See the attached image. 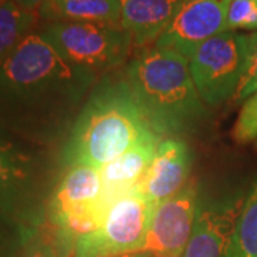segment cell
<instances>
[{"label":"cell","instance_id":"obj_16","mask_svg":"<svg viewBox=\"0 0 257 257\" xmlns=\"http://www.w3.org/2000/svg\"><path fill=\"white\" fill-rule=\"evenodd\" d=\"M37 20V12L23 9L13 0L0 2V64L29 33L35 32Z\"/></svg>","mask_w":257,"mask_h":257},{"label":"cell","instance_id":"obj_1","mask_svg":"<svg viewBox=\"0 0 257 257\" xmlns=\"http://www.w3.org/2000/svg\"><path fill=\"white\" fill-rule=\"evenodd\" d=\"M97 74L67 62L39 30L0 64V127L42 147L67 138Z\"/></svg>","mask_w":257,"mask_h":257},{"label":"cell","instance_id":"obj_12","mask_svg":"<svg viewBox=\"0 0 257 257\" xmlns=\"http://www.w3.org/2000/svg\"><path fill=\"white\" fill-rule=\"evenodd\" d=\"M190 170L189 146L179 139H166L159 143L156 156L136 189L150 202L159 204L183 189Z\"/></svg>","mask_w":257,"mask_h":257},{"label":"cell","instance_id":"obj_8","mask_svg":"<svg viewBox=\"0 0 257 257\" xmlns=\"http://www.w3.org/2000/svg\"><path fill=\"white\" fill-rule=\"evenodd\" d=\"M246 55V35L226 30L206 40L189 59L193 82L203 103L217 107L231 100Z\"/></svg>","mask_w":257,"mask_h":257},{"label":"cell","instance_id":"obj_22","mask_svg":"<svg viewBox=\"0 0 257 257\" xmlns=\"http://www.w3.org/2000/svg\"><path fill=\"white\" fill-rule=\"evenodd\" d=\"M16 5H19L20 8L26 10H32V12H37L40 9L47 0H13Z\"/></svg>","mask_w":257,"mask_h":257},{"label":"cell","instance_id":"obj_24","mask_svg":"<svg viewBox=\"0 0 257 257\" xmlns=\"http://www.w3.org/2000/svg\"><path fill=\"white\" fill-rule=\"evenodd\" d=\"M256 147H257V139H256Z\"/></svg>","mask_w":257,"mask_h":257},{"label":"cell","instance_id":"obj_10","mask_svg":"<svg viewBox=\"0 0 257 257\" xmlns=\"http://www.w3.org/2000/svg\"><path fill=\"white\" fill-rule=\"evenodd\" d=\"M230 3L231 0H187L155 45L176 50L189 60L202 43L227 30Z\"/></svg>","mask_w":257,"mask_h":257},{"label":"cell","instance_id":"obj_26","mask_svg":"<svg viewBox=\"0 0 257 257\" xmlns=\"http://www.w3.org/2000/svg\"><path fill=\"white\" fill-rule=\"evenodd\" d=\"M2 220H3V219H2Z\"/></svg>","mask_w":257,"mask_h":257},{"label":"cell","instance_id":"obj_9","mask_svg":"<svg viewBox=\"0 0 257 257\" xmlns=\"http://www.w3.org/2000/svg\"><path fill=\"white\" fill-rule=\"evenodd\" d=\"M197 206V184L194 182L186 183L182 190L156 204L143 250L155 257L183 256Z\"/></svg>","mask_w":257,"mask_h":257},{"label":"cell","instance_id":"obj_23","mask_svg":"<svg viewBox=\"0 0 257 257\" xmlns=\"http://www.w3.org/2000/svg\"><path fill=\"white\" fill-rule=\"evenodd\" d=\"M100 257H155L150 254L149 251L140 250V251H130V253H117V254H106V256Z\"/></svg>","mask_w":257,"mask_h":257},{"label":"cell","instance_id":"obj_17","mask_svg":"<svg viewBox=\"0 0 257 257\" xmlns=\"http://www.w3.org/2000/svg\"><path fill=\"white\" fill-rule=\"evenodd\" d=\"M226 257H257V177L243 199Z\"/></svg>","mask_w":257,"mask_h":257},{"label":"cell","instance_id":"obj_19","mask_svg":"<svg viewBox=\"0 0 257 257\" xmlns=\"http://www.w3.org/2000/svg\"><path fill=\"white\" fill-rule=\"evenodd\" d=\"M70 251L73 253L56 231L50 234L32 231L16 257H69Z\"/></svg>","mask_w":257,"mask_h":257},{"label":"cell","instance_id":"obj_18","mask_svg":"<svg viewBox=\"0 0 257 257\" xmlns=\"http://www.w3.org/2000/svg\"><path fill=\"white\" fill-rule=\"evenodd\" d=\"M257 92V30L246 35V55L239 84L231 101L244 103Z\"/></svg>","mask_w":257,"mask_h":257},{"label":"cell","instance_id":"obj_21","mask_svg":"<svg viewBox=\"0 0 257 257\" xmlns=\"http://www.w3.org/2000/svg\"><path fill=\"white\" fill-rule=\"evenodd\" d=\"M257 30V0H231L227 30Z\"/></svg>","mask_w":257,"mask_h":257},{"label":"cell","instance_id":"obj_25","mask_svg":"<svg viewBox=\"0 0 257 257\" xmlns=\"http://www.w3.org/2000/svg\"><path fill=\"white\" fill-rule=\"evenodd\" d=\"M0 2H3V0H0Z\"/></svg>","mask_w":257,"mask_h":257},{"label":"cell","instance_id":"obj_2","mask_svg":"<svg viewBox=\"0 0 257 257\" xmlns=\"http://www.w3.org/2000/svg\"><path fill=\"white\" fill-rule=\"evenodd\" d=\"M153 130L127 80L103 79L89 93L57 163L63 169L82 165L99 170Z\"/></svg>","mask_w":257,"mask_h":257},{"label":"cell","instance_id":"obj_4","mask_svg":"<svg viewBox=\"0 0 257 257\" xmlns=\"http://www.w3.org/2000/svg\"><path fill=\"white\" fill-rule=\"evenodd\" d=\"M55 183L46 147L0 127V219L37 223Z\"/></svg>","mask_w":257,"mask_h":257},{"label":"cell","instance_id":"obj_13","mask_svg":"<svg viewBox=\"0 0 257 257\" xmlns=\"http://www.w3.org/2000/svg\"><path fill=\"white\" fill-rule=\"evenodd\" d=\"M156 130L139 139L123 155L99 169L103 184V199L106 206L136 189L152 165L160 143Z\"/></svg>","mask_w":257,"mask_h":257},{"label":"cell","instance_id":"obj_5","mask_svg":"<svg viewBox=\"0 0 257 257\" xmlns=\"http://www.w3.org/2000/svg\"><path fill=\"white\" fill-rule=\"evenodd\" d=\"M107 209L100 172L89 166H70L56 179L46 214L60 239L70 247L83 234L96 229Z\"/></svg>","mask_w":257,"mask_h":257},{"label":"cell","instance_id":"obj_20","mask_svg":"<svg viewBox=\"0 0 257 257\" xmlns=\"http://www.w3.org/2000/svg\"><path fill=\"white\" fill-rule=\"evenodd\" d=\"M233 139L237 143H250L257 139V92L241 104L233 127Z\"/></svg>","mask_w":257,"mask_h":257},{"label":"cell","instance_id":"obj_7","mask_svg":"<svg viewBox=\"0 0 257 257\" xmlns=\"http://www.w3.org/2000/svg\"><path fill=\"white\" fill-rule=\"evenodd\" d=\"M156 204L138 189L116 199L106 209L96 229L77 237L73 257L140 251L145 247Z\"/></svg>","mask_w":257,"mask_h":257},{"label":"cell","instance_id":"obj_3","mask_svg":"<svg viewBox=\"0 0 257 257\" xmlns=\"http://www.w3.org/2000/svg\"><path fill=\"white\" fill-rule=\"evenodd\" d=\"M126 80L159 135L186 133L206 117L189 60L176 50L146 47L127 64Z\"/></svg>","mask_w":257,"mask_h":257},{"label":"cell","instance_id":"obj_11","mask_svg":"<svg viewBox=\"0 0 257 257\" xmlns=\"http://www.w3.org/2000/svg\"><path fill=\"white\" fill-rule=\"evenodd\" d=\"M243 199L199 203L190 239L182 257H226Z\"/></svg>","mask_w":257,"mask_h":257},{"label":"cell","instance_id":"obj_15","mask_svg":"<svg viewBox=\"0 0 257 257\" xmlns=\"http://www.w3.org/2000/svg\"><path fill=\"white\" fill-rule=\"evenodd\" d=\"M37 16L45 23L86 22L120 25V0H47L37 10Z\"/></svg>","mask_w":257,"mask_h":257},{"label":"cell","instance_id":"obj_6","mask_svg":"<svg viewBox=\"0 0 257 257\" xmlns=\"http://www.w3.org/2000/svg\"><path fill=\"white\" fill-rule=\"evenodd\" d=\"M39 32L67 62L96 74L124 63L135 47L130 33L120 25L52 22Z\"/></svg>","mask_w":257,"mask_h":257},{"label":"cell","instance_id":"obj_14","mask_svg":"<svg viewBox=\"0 0 257 257\" xmlns=\"http://www.w3.org/2000/svg\"><path fill=\"white\" fill-rule=\"evenodd\" d=\"M187 0H120V25L135 47L156 43Z\"/></svg>","mask_w":257,"mask_h":257}]
</instances>
